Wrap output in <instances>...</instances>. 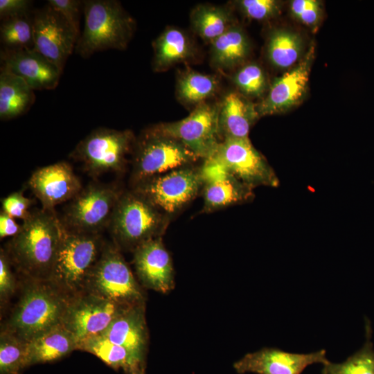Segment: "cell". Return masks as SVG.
Wrapping results in <instances>:
<instances>
[{"label":"cell","mask_w":374,"mask_h":374,"mask_svg":"<svg viewBox=\"0 0 374 374\" xmlns=\"http://www.w3.org/2000/svg\"><path fill=\"white\" fill-rule=\"evenodd\" d=\"M324 349L310 353H294L275 348H264L247 353L235 362L233 367L240 374H301L310 365L329 361Z\"/></svg>","instance_id":"2e32d148"},{"label":"cell","mask_w":374,"mask_h":374,"mask_svg":"<svg viewBox=\"0 0 374 374\" xmlns=\"http://www.w3.org/2000/svg\"><path fill=\"white\" fill-rule=\"evenodd\" d=\"M218 89L219 81L215 76L190 71L180 75L177 93L182 103L197 106L214 96Z\"/></svg>","instance_id":"f546056e"},{"label":"cell","mask_w":374,"mask_h":374,"mask_svg":"<svg viewBox=\"0 0 374 374\" xmlns=\"http://www.w3.org/2000/svg\"><path fill=\"white\" fill-rule=\"evenodd\" d=\"M238 3L249 18L258 21L270 19L280 10L278 3L274 0H242Z\"/></svg>","instance_id":"d590c367"},{"label":"cell","mask_w":374,"mask_h":374,"mask_svg":"<svg viewBox=\"0 0 374 374\" xmlns=\"http://www.w3.org/2000/svg\"><path fill=\"white\" fill-rule=\"evenodd\" d=\"M28 185L42 208L48 211H55L57 205L71 201L82 189L71 166L64 161L36 169Z\"/></svg>","instance_id":"9a60e30c"},{"label":"cell","mask_w":374,"mask_h":374,"mask_svg":"<svg viewBox=\"0 0 374 374\" xmlns=\"http://www.w3.org/2000/svg\"><path fill=\"white\" fill-rule=\"evenodd\" d=\"M85 292L123 305L144 303L140 285L118 247L112 244H105L90 273Z\"/></svg>","instance_id":"ba28073f"},{"label":"cell","mask_w":374,"mask_h":374,"mask_svg":"<svg viewBox=\"0 0 374 374\" xmlns=\"http://www.w3.org/2000/svg\"><path fill=\"white\" fill-rule=\"evenodd\" d=\"M303 43L300 36L292 31L279 29L270 35L267 42V56L279 69L292 66L301 57Z\"/></svg>","instance_id":"f1b7e54d"},{"label":"cell","mask_w":374,"mask_h":374,"mask_svg":"<svg viewBox=\"0 0 374 374\" xmlns=\"http://www.w3.org/2000/svg\"><path fill=\"white\" fill-rule=\"evenodd\" d=\"M292 15L305 26L316 29L321 16V3L316 0H294L290 3Z\"/></svg>","instance_id":"e575fe53"},{"label":"cell","mask_w":374,"mask_h":374,"mask_svg":"<svg viewBox=\"0 0 374 374\" xmlns=\"http://www.w3.org/2000/svg\"><path fill=\"white\" fill-rule=\"evenodd\" d=\"M152 68L161 71L189 59L193 46L186 34L177 28L166 29L153 42Z\"/></svg>","instance_id":"d4e9b609"},{"label":"cell","mask_w":374,"mask_h":374,"mask_svg":"<svg viewBox=\"0 0 374 374\" xmlns=\"http://www.w3.org/2000/svg\"><path fill=\"white\" fill-rule=\"evenodd\" d=\"M249 43L241 28L233 25L211 43V62L220 69L242 64L249 54Z\"/></svg>","instance_id":"484cf974"},{"label":"cell","mask_w":374,"mask_h":374,"mask_svg":"<svg viewBox=\"0 0 374 374\" xmlns=\"http://www.w3.org/2000/svg\"><path fill=\"white\" fill-rule=\"evenodd\" d=\"M35 100L34 90L21 78L0 73V118L10 120L25 114Z\"/></svg>","instance_id":"cb8c5ba5"},{"label":"cell","mask_w":374,"mask_h":374,"mask_svg":"<svg viewBox=\"0 0 374 374\" xmlns=\"http://www.w3.org/2000/svg\"><path fill=\"white\" fill-rule=\"evenodd\" d=\"M128 307L85 292L71 298L62 325L78 344L100 335Z\"/></svg>","instance_id":"4fadbf2b"},{"label":"cell","mask_w":374,"mask_h":374,"mask_svg":"<svg viewBox=\"0 0 374 374\" xmlns=\"http://www.w3.org/2000/svg\"><path fill=\"white\" fill-rule=\"evenodd\" d=\"M26 282L3 330L29 342L62 324L71 297L48 280Z\"/></svg>","instance_id":"7a4b0ae2"},{"label":"cell","mask_w":374,"mask_h":374,"mask_svg":"<svg viewBox=\"0 0 374 374\" xmlns=\"http://www.w3.org/2000/svg\"><path fill=\"white\" fill-rule=\"evenodd\" d=\"M203 179V211L213 212L247 202L253 197V189L231 174L213 159L201 166Z\"/></svg>","instance_id":"e0dca14e"},{"label":"cell","mask_w":374,"mask_h":374,"mask_svg":"<svg viewBox=\"0 0 374 374\" xmlns=\"http://www.w3.org/2000/svg\"><path fill=\"white\" fill-rule=\"evenodd\" d=\"M122 193L114 185L91 183L70 201L60 221L69 231L100 234L108 228Z\"/></svg>","instance_id":"9c48e42d"},{"label":"cell","mask_w":374,"mask_h":374,"mask_svg":"<svg viewBox=\"0 0 374 374\" xmlns=\"http://www.w3.org/2000/svg\"><path fill=\"white\" fill-rule=\"evenodd\" d=\"M145 362H140L135 365L128 374H145Z\"/></svg>","instance_id":"b9f144b4"},{"label":"cell","mask_w":374,"mask_h":374,"mask_svg":"<svg viewBox=\"0 0 374 374\" xmlns=\"http://www.w3.org/2000/svg\"><path fill=\"white\" fill-rule=\"evenodd\" d=\"M195 31L211 44L233 26L230 13L221 7L199 6L191 12Z\"/></svg>","instance_id":"83f0119b"},{"label":"cell","mask_w":374,"mask_h":374,"mask_svg":"<svg viewBox=\"0 0 374 374\" xmlns=\"http://www.w3.org/2000/svg\"><path fill=\"white\" fill-rule=\"evenodd\" d=\"M100 335L145 359L148 339L145 303L126 308Z\"/></svg>","instance_id":"44dd1931"},{"label":"cell","mask_w":374,"mask_h":374,"mask_svg":"<svg viewBox=\"0 0 374 374\" xmlns=\"http://www.w3.org/2000/svg\"><path fill=\"white\" fill-rule=\"evenodd\" d=\"M0 39L3 50L34 48L33 16L26 14L2 20Z\"/></svg>","instance_id":"4dcf8cb0"},{"label":"cell","mask_w":374,"mask_h":374,"mask_svg":"<svg viewBox=\"0 0 374 374\" xmlns=\"http://www.w3.org/2000/svg\"><path fill=\"white\" fill-rule=\"evenodd\" d=\"M233 82L242 95L258 97L267 88L266 75L262 69L255 63L240 68L233 75Z\"/></svg>","instance_id":"836d02e7"},{"label":"cell","mask_w":374,"mask_h":374,"mask_svg":"<svg viewBox=\"0 0 374 374\" xmlns=\"http://www.w3.org/2000/svg\"><path fill=\"white\" fill-rule=\"evenodd\" d=\"M84 24L75 51L84 58L93 53L125 48L133 34L134 21L118 1H83Z\"/></svg>","instance_id":"3957f363"},{"label":"cell","mask_w":374,"mask_h":374,"mask_svg":"<svg viewBox=\"0 0 374 374\" xmlns=\"http://www.w3.org/2000/svg\"><path fill=\"white\" fill-rule=\"evenodd\" d=\"M135 142L132 131L98 127L82 139L70 157L82 163L92 177L107 172H121L127 163V157Z\"/></svg>","instance_id":"52a82bcc"},{"label":"cell","mask_w":374,"mask_h":374,"mask_svg":"<svg viewBox=\"0 0 374 374\" xmlns=\"http://www.w3.org/2000/svg\"><path fill=\"white\" fill-rule=\"evenodd\" d=\"M63 232L55 211H31L21 231L3 249L13 267L26 280H48Z\"/></svg>","instance_id":"6da1fadb"},{"label":"cell","mask_w":374,"mask_h":374,"mask_svg":"<svg viewBox=\"0 0 374 374\" xmlns=\"http://www.w3.org/2000/svg\"><path fill=\"white\" fill-rule=\"evenodd\" d=\"M22 224H19L15 218L5 212L0 213V238H13L21 230Z\"/></svg>","instance_id":"60d3db41"},{"label":"cell","mask_w":374,"mask_h":374,"mask_svg":"<svg viewBox=\"0 0 374 374\" xmlns=\"http://www.w3.org/2000/svg\"><path fill=\"white\" fill-rule=\"evenodd\" d=\"M314 55V47L311 46L299 64L274 81L266 97L256 105L259 117L285 112L301 100Z\"/></svg>","instance_id":"ac0fdd59"},{"label":"cell","mask_w":374,"mask_h":374,"mask_svg":"<svg viewBox=\"0 0 374 374\" xmlns=\"http://www.w3.org/2000/svg\"><path fill=\"white\" fill-rule=\"evenodd\" d=\"M220 105L202 103L186 118L151 127L177 140L204 161L211 158L222 141L219 127Z\"/></svg>","instance_id":"30bf717a"},{"label":"cell","mask_w":374,"mask_h":374,"mask_svg":"<svg viewBox=\"0 0 374 374\" xmlns=\"http://www.w3.org/2000/svg\"><path fill=\"white\" fill-rule=\"evenodd\" d=\"M131 182L133 187L152 177L191 166L199 158L184 145L148 128L135 140Z\"/></svg>","instance_id":"8992f818"},{"label":"cell","mask_w":374,"mask_h":374,"mask_svg":"<svg viewBox=\"0 0 374 374\" xmlns=\"http://www.w3.org/2000/svg\"><path fill=\"white\" fill-rule=\"evenodd\" d=\"M210 159L252 189L258 186L277 187L279 184L274 169L249 138L224 139Z\"/></svg>","instance_id":"7c38bea8"},{"label":"cell","mask_w":374,"mask_h":374,"mask_svg":"<svg viewBox=\"0 0 374 374\" xmlns=\"http://www.w3.org/2000/svg\"><path fill=\"white\" fill-rule=\"evenodd\" d=\"M105 244L100 234L75 233L63 226L48 280L71 298L84 292L90 273Z\"/></svg>","instance_id":"277c9868"},{"label":"cell","mask_w":374,"mask_h":374,"mask_svg":"<svg viewBox=\"0 0 374 374\" xmlns=\"http://www.w3.org/2000/svg\"><path fill=\"white\" fill-rule=\"evenodd\" d=\"M134 265L142 284L161 293L174 287V269L161 237L150 240L134 251Z\"/></svg>","instance_id":"ffe728a7"},{"label":"cell","mask_w":374,"mask_h":374,"mask_svg":"<svg viewBox=\"0 0 374 374\" xmlns=\"http://www.w3.org/2000/svg\"><path fill=\"white\" fill-rule=\"evenodd\" d=\"M322 374H374V347L368 337L363 347L342 363L323 364Z\"/></svg>","instance_id":"d6a6232c"},{"label":"cell","mask_w":374,"mask_h":374,"mask_svg":"<svg viewBox=\"0 0 374 374\" xmlns=\"http://www.w3.org/2000/svg\"><path fill=\"white\" fill-rule=\"evenodd\" d=\"M28 342L1 330L0 335V374H21L28 366Z\"/></svg>","instance_id":"1f68e13d"},{"label":"cell","mask_w":374,"mask_h":374,"mask_svg":"<svg viewBox=\"0 0 374 374\" xmlns=\"http://www.w3.org/2000/svg\"><path fill=\"white\" fill-rule=\"evenodd\" d=\"M11 262L3 249L0 250V299L5 301L15 290V279Z\"/></svg>","instance_id":"f35d334b"},{"label":"cell","mask_w":374,"mask_h":374,"mask_svg":"<svg viewBox=\"0 0 374 374\" xmlns=\"http://www.w3.org/2000/svg\"><path fill=\"white\" fill-rule=\"evenodd\" d=\"M202 185L201 166H189L152 177L133 189L170 216L192 202Z\"/></svg>","instance_id":"8fae6325"},{"label":"cell","mask_w":374,"mask_h":374,"mask_svg":"<svg viewBox=\"0 0 374 374\" xmlns=\"http://www.w3.org/2000/svg\"><path fill=\"white\" fill-rule=\"evenodd\" d=\"M31 4L32 1L29 0H1V19L29 14Z\"/></svg>","instance_id":"ab89813d"},{"label":"cell","mask_w":374,"mask_h":374,"mask_svg":"<svg viewBox=\"0 0 374 374\" xmlns=\"http://www.w3.org/2000/svg\"><path fill=\"white\" fill-rule=\"evenodd\" d=\"M170 217L132 189L122 193L107 229L117 247L134 251L165 232Z\"/></svg>","instance_id":"5b68a950"},{"label":"cell","mask_w":374,"mask_h":374,"mask_svg":"<svg viewBox=\"0 0 374 374\" xmlns=\"http://www.w3.org/2000/svg\"><path fill=\"white\" fill-rule=\"evenodd\" d=\"M48 4L67 21L75 34L80 37V12L83 1L79 0H48Z\"/></svg>","instance_id":"74e56055"},{"label":"cell","mask_w":374,"mask_h":374,"mask_svg":"<svg viewBox=\"0 0 374 374\" xmlns=\"http://www.w3.org/2000/svg\"><path fill=\"white\" fill-rule=\"evenodd\" d=\"M1 71L23 79L34 91L54 89L62 72L35 48L1 51Z\"/></svg>","instance_id":"d6986e66"},{"label":"cell","mask_w":374,"mask_h":374,"mask_svg":"<svg viewBox=\"0 0 374 374\" xmlns=\"http://www.w3.org/2000/svg\"><path fill=\"white\" fill-rule=\"evenodd\" d=\"M78 349L90 353L115 370L122 368L128 374L137 364L145 362L125 347L111 342L101 335L89 338L78 344Z\"/></svg>","instance_id":"4316f807"},{"label":"cell","mask_w":374,"mask_h":374,"mask_svg":"<svg viewBox=\"0 0 374 374\" xmlns=\"http://www.w3.org/2000/svg\"><path fill=\"white\" fill-rule=\"evenodd\" d=\"M258 118L256 105L242 93H228L220 105L219 127L222 139L249 138L251 127Z\"/></svg>","instance_id":"7402d4cb"},{"label":"cell","mask_w":374,"mask_h":374,"mask_svg":"<svg viewBox=\"0 0 374 374\" xmlns=\"http://www.w3.org/2000/svg\"><path fill=\"white\" fill-rule=\"evenodd\" d=\"M28 366L59 360L78 349V342L60 324L28 342Z\"/></svg>","instance_id":"603a6c76"},{"label":"cell","mask_w":374,"mask_h":374,"mask_svg":"<svg viewBox=\"0 0 374 374\" xmlns=\"http://www.w3.org/2000/svg\"><path fill=\"white\" fill-rule=\"evenodd\" d=\"M34 48L62 72L78 36L60 13L48 4L33 15Z\"/></svg>","instance_id":"5bb4252c"},{"label":"cell","mask_w":374,"mask_h":374,"mask_svg":"<svg viewBox=\"0 0 374 374\" xmlns=\"http://www.w3.org/2000/svg\"><path fill=\"white\" fill-rule=\"evenodd\" d=\"M33 204V200L24 196L23 190H19L1 199V211L24 221L30 216L31 211L28 209Z\"/></svg>","instance_id":"8d00e7d4"}]
</instances>
